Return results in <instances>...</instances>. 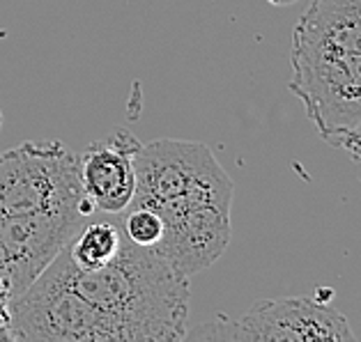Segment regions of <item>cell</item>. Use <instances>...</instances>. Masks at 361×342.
<instances>
[{
	"label": "cell",
	"mask_w": 361,
	"mask_h": 342,
	"mask_svg": "<svg viewBox=\"0 0 361 342\" xmlns=\"http://www.w3.org/2000/svg\"><path fill=\"white\" fill-rule=\"evenodd\" d=\"M54 265L67 285L109 322L116 342L187 338L189 278L157 248H140L122 236L116 260L97 271L74 267L65 248Z\"/></svg>",
	"instance_id": "1"
},
{
	"label": "cell",
	"mask_w": 361,
	"mask_h": 342,
	"mask_svg": "<svg viewBox=\"0 0 361 342\" xmlns=\"http://www.w3.org/2000/svg\"><path fill=\"white\" fill-rule=\"evenodd\" d=\"M290 92L338 147L361 122V0H311L293 28Z\"/></svg>",
	"instance_id": "2"
},
{
	"label": "cell",
	"mask_w": 361,
	"mask_h": 342,
	"mask_svg": "<svg viewBox=\"0 0 361 342\" xmlns=\"http://www.w3.org/2000/svg\"><path fill=\"white\" fill-rule=\"evenodd\" d=\"M42 212H97L83 191L78 154L60 140H28L0 154V216Z\"/></svg>",
	"instance_id": "3"
},
{
	"label": "cell",
	"mask_w": 361,
	"mask_h": 342,
	"mask_svg": "<svg viewBox=\"0 0 361 342\" xmlns=\"http://www.w3.org/2000/svg\"><path fill=\"white\" fill-rule=\"evenodd\" d=\"M136 193L131 207L157 209L202 193H233L235 184L207 145L157 138L134 159Z\"/></svg>",
	"instance_id": "4"
},
{
	"label": "cell",
	"mask_w": 361,
	"mask_h": 342,
	"mask_svg": "<svg viewBox=\"0 0 361 342\" xmlns=\"http://www.w3.org/2000/svg\"><path fill=\"white\" fill-rule=\"evenodd\" d=\"M187 338L253 340V342H350L357 340L348 319L318 296H283L255 301L242 319L219 317Z\"/></svg>",
	"instance_id": "5"
},
{
	"label": "cell",
	"mask_w": 361,
	"mask_h": 342,
	"mask_svg": "<svg viewBox=\"0 0 361 342\" xmlns=\"http://www.w3.org/2000/svg\"><path fill=\"white\" fill-rule=\"evenodd\" d=\"M85 223L83 214L60 212L0 216V274L10 280L14 299L42 276Z\"/></svg>",
	"instance_id": "6"
},
{
	"label": "cell",
	"mask_w": 361,
	"mask_h": 342,
	"mask_svg": "<svg viewBox=\"0 0 361 342\" xmlns=\"http://www.w3.org/2000/svg\"><path fill=\"white\" fill-rule=\"evenodd\" d=\"M161 223L164 234L157 251L187 278L212 267L224 255L233 234L228 205L196 207L191 212L164 216Z\"/></svg>",
	"instance_id": "7"
},
{
	"label": "cell",
	"mask_w": 361,
	"mask_h": 342,
	"mask_svg": "<svg viewBox=\"0 0 361 342\" xmlns=\"http://www.w3.org/2000/svg\"><path fill=\"white\" fill-rule=\"evenodd\" d=\"M140 147L143 143L129 129H116L78 154L83 191L97 212L122 214L131 205L136 193L134 159Z\"/></svg>",
	"instance_id": "8"
},
{
	"label": "cell",
	"mask_w": 361,
	"mask_h": 342,
	"mask_svg": "<svg viewBox=\"0 0 361 342\" xmlns=\"http://www.w3.org/2000/svg\"><path fill=\"white\" fill-rule=\"evenodd\" d=\"M122 227L116 221L85 223L65 251L72 265L83 271H97L116 260L122 246Z\"/></svg>",
	"instance_id": "9"
},
{
	"label": "cell",
	"mask_w": 361,
	"mask_h": 342,
	"mask_svg": "<svg viewBox=\"0 0 361 342\" xmlns=\"http://www.w3.org/2000/svg\"><path fill=\"white\" fill-rule=\"evenodd\" d=\"M125 218H122V232L125 236L136 243L140 248H157V243L161 241V234H164V223L159 214L154 209H147V207H127Z\"/></svg>",
	"instance_id": "10"
},
{
	"label": "cell",
	"mask_w": 361,
	"mask_h": 342,
	"mask_svg": "<svg viewBox=\"0 0 361 342\" xmlns=\"http://www.w3.org/2000/svg\"><path fill=\"white\" fill-rule=\"evenodd\" d=\"M350 156H352V161L357 163V168H359V177H361V122L357 127H352L345 136H343L341 140V145Z\"/></svg>",
	"instance_id": "11"
},
{
	"label": "cell",
	"mask_w": 361,
	"mask_h": 342,
	"mask_svg": "<svg viewBox=\"0 0 361 342\" xmlns=\"http://www.w3.org/2000/svg\"><path fill=\"white\" fill-rule=\"evenodd\" d=\"M12 301H14V289L3 274H0V324L10 327L12 319Z\"/></svg>",
	"instance_id": "12"
},
{
	"label": "cell",
	"mask_w": 361,
	"mask_h": 342,
	"mask_svg": "<svg viewBox=\"0 0 361 342\" xmlns=\"http://www.w3.org/2000/svg\"><path fill=\"white\" fill-rule=\"evenodd\" d=\"M0 342H14L12 327H5V324H0Z\"/></svg>",
	"instance_id": "13"
},
{
	"label": "cell",
	"mask_w": 361,
	"mask_h": 342,
	"mask_svg": "<svg viewBox=\"0 0 361 342\" xmlns=\"http://www.w3.org/2000/svg\"><path fill=\"white\" fill-rule=\"evenodd\" d=\"M267 3L276 5V7H283V5H290V3H295V0H267Z\"/></svg>",
	"instance_id": "14"
},
{
	"label": "cell",
	"mask_w": 361,
	"mask_h": 342,
	"mask_svg": "<svg viewBox=\"0 0 361 342\" xmlns=\"http://www.w3.org/2000/svg\"><path fill=\"white\" fill-rule=\"evenodd\" d=\"M0 129H3V110H0Z\"/></svg>",
	"instance_id": "15"
}]
</instances>
